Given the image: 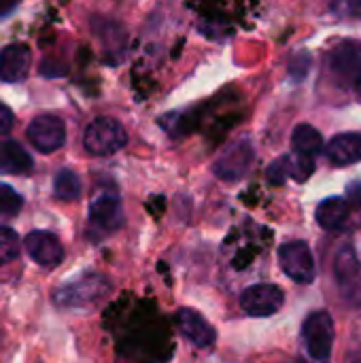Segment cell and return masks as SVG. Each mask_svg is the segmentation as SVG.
I'll use <instances>...</instances> for the list:
<instances>
[{
	"mask_svg": "<svg viewBox=\"0 0 361 363\" xmlns=\"http://www.w3.org/2000/svg\"><path fill=\"white\" fill-rule=\"evenodd\" d=\"M330 70L336 81L345 85H355L361 74V51L357 45H338L330 55Z\"/></svg>",
	"mask_w": 361,
	"mask_h": 363,
	"instance_id": "8fae6325",
	"label": "cell"
},
{
	"mask_svg": "<svg viewBox=\"0 0 361 363\" xmlns=\"http://www.w3.org/2000/svg\"><path fill=\"white\" fill-rule=\"evenodd\" d=\"M353 87H355V91H357V96H360V100H361V74L357 77V81H355V85H353Z\"/></svg>",
	"mask_w": 361,
	"mask_h": 363,
	"instance_id": "484cf974",
	"label": "cell"
},
{
	"mask_svg": "<svg viewBox=\"0 0 361 363\" xmlns=\"http://www.w3.org/2000/svg\"><path fill=\"white\" fill-rule=\"evenodd\" d=\"M17 4H19V0H0V17H4L11 11H15Z\"/></svg>",
	"mask_w": 361,
	"mask_h": 363,
	"instance_id": "d4e9b609",
	"label": "cell"
},
{
	"mask_svg": "<svg viewBox=\"0 0 361 363\" xmlns=\"http://www.w3.org/2000/svg\"><path fill=\"white\" fill-rule=\"evenodd\" d=\"M53 194L57 200H77L81 196V181L72 170H60L53 181Z\"/></svg>",
	"mask_w": 361,
	"mask_h": 363,
	"instance_id": "ac0fdd59",
	"label": "cell"
},
{
	"mask_svg": "<svg viewBox=\"0 0 361 363\" xmlns=\"http://www.w3.org/2000/svg\"><path fill=\"white\" fill-rule=\"evenodd\" d=\"M121 202L117 196L104 194L89 206V223L100 232H113L121 225Z\"/></svg>",
	"mask_w": 361,
	"mask_h": 363,
	"instance_id": "4fadbf2b",
	"label": "cell"
},
{
	"mask_svg": "<svg viewBox=\"0 0 361 363\" xmlns=\"http://www.w3.org/2000/svg\"><path fill=\"white\" fill-rule=\"evenodd\" d=\"M13 123H15L13 111L6 104L0 102V136H6L13 130Z\"/></svg>",
	"mask_w": 361,
	"mask_h": 363,
	"instance_id": "603a6c76",
	"label": "cell"
},
{
	"mask_svg": "<svg viewBox=\"0 0 361 363\" xmlns=\"http://www.w3.org/2000/svg\"><path fill=\"white\" fill-rule=\"evenodd\" d=\"M334 277L340 296L355 308H361V264L351 245L338 249L334 257Z\"/></svg>",
	"mask_w": 361,
	"mask_h": 363,
	"instance_id": "3957f363",
	"label": "cell"
},
{
	"mask_svg": "<svg viewBox=\"0 0 361 363\" xmlns=\"http://www.w3.org/2000/svg\"><path fill=\"white\" fill-rule=\"evenodd\" d=\"M32 170V157L26 149L13 140L0 143V172L4 174H26Z\"/></svg>",
	"mask_w": 361,
	"mask_h": 363,
	"instance_id": "2e32d148",
	"label": "cell"
},
{
	"mask_svg": "<svg viewBox=\"0 0 361 363\" xmlns=\"http://www.w3.org/2000/svg\"><path fill=\"white\" fill-rule=\"evenodd\" d=\"M315 217L323 230H328V232L340 230L349 219V202L345 198H326L317 206Z\"/></svg>",
	"mask_w": 361,
	"mask_h": 363,
	"instance_id": "9a60e30c",
	"label": "cell"
},
{
	"mask_svg": "<svg viewBox=\"0 0 361 363\" xmlns=\"http://www.w3.org/2000/svg\"><path fill=\"white\" fill-rule=\"evenodd\" d=\"M279 264H281L283 272L300 285H309L315 281V274H317L315 257H313L311 247L302 240L285 242L279 249Z\"/></svg>",
	"mask_w": 361,
	"mask_h": 363,
	"instance_id": "277c9868",
	"label": "cell"
},
{
	"mask_svg": "<svg viewBox=\"0 0 361 363\" xmlns=\"http://www.w3.org/2000/svg\"><path fill=\"white\" fill-rule=\"evenodd\" d=\"M283 302H285L283 291L270 283L251 285L240 296V306L251 317H270L281 311Z\"/></svg>",
	"mask_w": 361,
	"mask_h": 363,
	"instance_id": "8992f818",
	"label": "cell"
},
{
	"mask_svg": "<svg viewBox=\"0 0 361 363\" xmlns=\"http://www.w3.org/2000/svg\"><path fill=\"white\" fill-rule=\"evenodd\" d=\"M287 157V168H289V179L298 181V183H304L311 179V174L315 172V162L313 157H306V155H300V153H291V155H285Z\"/></svg>",
	"mask_w": 361,
	"mask_h": 363,
	"instance_id": "ffe728a7",
	"label": "cell"
},
{
	"mask_svg": "<svg viewBox=\"0 0 361 363\" xmlns=\"http://www.w3.org/2000/svg\"><path fill=\"white\" fill-rule=\"evenodd\" d=\"M21 204H23L21 196L11 185L0 183V215L13 217L21 211Z\"/></svg>",
	"mask_w": 361,
	"mask_h": 363,
	"instance_id": "44dd1931",
	"label": "cell"
},
{
	"mask_svg": "<svg viewBox=\"0 0 361 363\" xmlns=\"http://www.w3.org/2000/svg\"><path fill=\"white\" fill-rule=\"evenodd\" d=\"M291 147H294V153L315 157L323 149V138H321L319 130H315L313 125L300 123L291 134Z\"/></svg>",
	"mask_w": 361,
	"mask_h": 363,
	"instance_id": "e0dca14e",
	"label": "cell"
},
{
	"mask_svg": "<svg viewBox=\"0 0 361 363\" xmlns=\"http://www.w3.org/2000/svg\"><path fill=\"white\" fill-rule=\"evenodd\" d=\"M347 196H349V202H351V206L361 208V183H353V185H349V189H347Z\"/></svg>",
	"mask_w": 361,
	"mask_h": 363,
	"instance_id": "cb8c5ba5",
	"label": "cell"
},
{
	"mask_svg": "<svg viewBox=\"0 0 361 363\" xmlns=\"http://www.w3.org/2000/svg\"><path fill=\"white\" fill-rule=\"evenodd\" d=\"M266 179H268V183H272V185H283V183L289 179V168H287V157H285V155L279 157V160H274V162L268 166Z\"/></svg>",
	"mask_w": 361,
	"mask_h": 363,
	"instance_id": "7402d4cb",
	"label": "cell"
},
{
	"mask_svg": "<svg viewBox=\"0 0 361 363\" xmlns=\"http://www.w3.org/2000/svg\"><path fill=\"white\" fill-rule=\"evenodd\" d=\"M19 236L15 230L0 225V266L11 264L19 257Z\"/></svg>",
	"mask_w": 361,
	"mask_h": 363,
	"instance_id": "d6986e66",
	"label": "cell"
},
{
	"mask_svg": "<svg viewBox=\"0 0 361 363\" xmlns=\"http://www.w3.org/2000/svg\"><path fill=\"white\" fill-rule=\"evenodd\" d=\"M126 143H128L126 128L117 119H111V117L94 119L83 132V147L89 155H96V157L113 155L121 147H126Z\"/></svg>",
	"mask_w": 361,
	"mask_h": 363,
	"instance_id": "7a4b0ae2",
	"label": "cell"
},
{
	"mask_svg": "<svg viewBox=\"0 0 361 363\" xmlns=\"http://www.w3.org/2000/svg\"><path fill=\"white\" fill-rule=\"evenodd\" d=\"M302 345L313 363H330L334 347V321L326 311L311 313L302 325Z\"/></svg>",
	"mask_w": 361,
	"mask_h": 363,
	"instance_id": "6da1fadb",
	"label": "cell"
},
{
	"mask_svg": "<svg viewBox=\"0 0 361 363\" xmlns=\"http://www.w3.org/2000/svg\"><path fill=\"white\" fill-rule=\"evenodd\" d=\"M253 160H255V153H253L251 143L249 140H238V143L230 145L219 155L213 170L223 181H240L249 172Z\"/></svg>",
	"mask_w": 361,
	"mask_h": 363,
	"instance_id": "ba28073f",
	"label": "cell"
},
{
	"mask_svg": "<svg viewBox=\"0 0 361 363\" xmlns=\"http://www.w3.org/2000/svg\"><path fill=\"white\" fill-rule=\"evenodd\" d=\"M179 328H181L183 336L198 349H209L217 340V334H215L213 325L196 311L183 308L179 313Z\"/></svg>",
	"mask_w": 361,
	"mask_h": 363,
	"instance_id": "7c38bea8",
	"label": "cell"
},
{
	"mask_svg": "<svg viewBox=\"0 0 361 363\" xmlns=\"http://www.w3.org/2000/svg\"><path fill=\"white\" fill-rule=\"evenodd\" d=\"M23 247H26L28 255L43 268H55L64 259L62 242L57 240V236H53L51 232H45V230L30 232L23 240Z\"/></svg>",
	"mask_w": 361,
	"mask_h": 363,
	"instance_id": "9c48e42d",
	"label": "cell"
},
{
	"mask_svg": "<svg viewBox=\"0 0 361 363\" xmlns=\"http://www.w3.org/2000/svg\"><path fill=\"white\" fill-rule=\"evenodd\" d=\"M28 140L40 153L57 151L66 140V125L55 115H40L28 125Z\"/></svg>",
	"mask_w": 361,
	"mask_h": 363,
	"instance_id": "52a82bcc",
	"label": "cell"
},
{
	"mask_svg": "<svg viewBox=\"0 0 361 363\" xmlns=\"http://www.w3.org/2000/svg\"><path fill=\"white\" fill-rule=\"evenodd\" d=\"M32 53L23 43H11L0 51V81L19 83L30 72Z\"/></svg>",
	"mask_w": 361,
	"mask_h": 363,
	"instance_id": "30bf717a",
	"label": "cell"
},
{
	"mask_svg": "<svg viewBox=\"0 0 361 363\" xmlns=\"http://www.w3.org/2000/svg\"><path fill=\"white\" fill-rule=\"evenodd\" d=\"M326 155L334 166H351L361 162V134L360 132H345L330 140Z\"/></svg>",
	"mask_w": 361,
	"mask_h": 363,
	"instance_id": "5bb4252c",
	"label": "cell"
},
{
	"mask_svg": "<svg viewBox=\"0 0 361 363\" xmlns=\"http://www.w3.org/2000/svg\"><path fill=\"white\" fill-rule=\"evenodd\" d=\"M109 285H106V279L100 277V274H89L77 283H70L66 287H62L57 294H55V302L60 306H66V308H79V306H87L96 300H100L104 294H106Z\"/></svg>",
	"mask_w": 361,
	"mask_h": 363,
	"instance_id": "5b68a950",
	"label": "cell"
}]
</instances>
